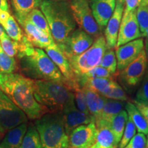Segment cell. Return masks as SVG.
Returning a JSON list of instances; mask_svg holds the SVG:
<instances>
[{
	"instance_id": "obj_8",
	"label": "cell",
	"mask_w": 148,
	"mask_h": 148,
	"mask_svg": "<svg viewBox=\"0 0 148 148\" xmlns=\"http://www.w3.org/2000/svg\"><path fill=\"white\" fill-rule=\"evenodd\" d=\"M93 42L94 37L79 28L74 29L63 43L57 45L67 58L84 52L92 45Z\"/></svg>"
},
{
	"instance_id": "obj_24",
	"label": "cell",
	"mask_w": 148,
	"mask_h": 148,
	"mask_svg": "<svg viewBox=\"0 0 148 148\" xmlns=\"http://www.w3.org/2000/svg\"><path fill=\"white\" fill-rule=\"evenodd\" d=\"M43 0H10L16 18L26 16L31 10L38 8Z\"/></svg>"
},
{
	"instance_id": "obj_51",
	"label": "cell",
	"mask_w": 148,
	"mask_h": 148,
	"mask_svg": "<svg viewBox=\"0 0 148 148\" xmlns=\"http://www.w3.org/2000/svg\"><path fill=\"white\" fill-rule=\"evenodd\" d=\"M90 148H95V147H94V146H93V145H92V147H90Z\"/></svg>"
},
{
	"instance_id": "obj_6",
	"label": "cell",
	"mask_w": 148,
	"mask_h": 148,
	"mask_svg": "<svg viewBox=\"0 0 148 148\" xmlns=\"http://www.w3.org/2000/svg\"><path fill=\"white\" fill-rule=\"evenodd\" d=\"M69 7L75 23L92 37L97 38L101 34V29L92 15L88 0H71Z\"/></svg>"
},
{
	"instance_id": "obj_2",
	"label": "cell",
	"mask_w": 148,
	"mask_h": 148,
	"mask_svg": "<svg viewBox=\"0 0 148 148\" xmlns=\"http://www.w3.org/2000/svg\"><path fill=\"white\" fill-rule=\"evenodd\" d=\"M18 59L17 70L24 76L32 79L51 80L67 85L57 66L40 48L33 47L28 54Z\"/></svg>"
},
{
	"instance_id": "obj_47",
	"label": "cell",
	"mask_w": 148,
	"mask_h": 148,
	"mask_svg": "<svg viewBox=\"0 0 148 148\" xmlns=\"http://www.w3.org/2000/svg\"><path fill=\"white\" fill-rule=\"evenodd\" d=\"M3 133H0V140H1V138H2V137H3Z\"/></svg>"
},
{
	"instance_id": "obj_25",
	"label": "cell",
	"mask_w": 148,
	"mask_h": 148,
	"mask_svg": "<svg viewBox=\"0 0 148 148\" xmlns=\"http://www.w3.org/2000/svg\"><path fill=\"white\" fill-rule=\"evenodd\" d=\"M127 119H128V115L126 110H122L117 114L114 115L109 121V126L113 133L116 142L118 145L123 135Z\"/></svg>"
},
{
	"instance_id": "obj_39",
	"label": "cell",
	"mask_w": 148,
	"mask_h": 148,
	"mask_svg": "<svg viewBox=\"0 0 148 148\" xmlns=\"http://www.w3.org/2000/svg\"><path fill=\"white\" fill-rule=\"evenodd\" d=\"M133 103L136 106V108L139 110V112L142 114V115L144 116V118L148 123V103H140L136 100L133 101Z\"/></svg>"
},
{
	"instance_id": "obj_3",
	"label": "cell",
	"mask_w": 148,
	"mask_h": 148,
	"mask_svg": "<svg viewBox=\"0 0 148 148\" xmlns=\"http://www.w3.org/2000/svg\"><path fill=\"white\" fill-rule=\"evenodd\" d=\"M40 8L56 44H62L76 27L69 5L62 1L43 0Z\"/></svg>"
},
{
	"instance_id": "obj_20",
	"label": "cell",
	"mask_w": 148,
	"mask_h": 148,
	"mask_svg": "<svg viewBox=\"0 0 148 148\" xmlns=\"http://www.w3.org/2000/svg\"><path fill=\"white\" fill-rule=\"evenodd\" d=\"M27 128V122L8 130L1 145L3 148H19Z\"/></svg>"
},
{
	"instance_id": "obj_48",
	"label": "cell",
	"mask_w": 148,
	"mask_h": 148,
	"mask_svg": "<svg viewBox=\"0 0 148 148\" xmlns=\"http://www.w3.org/2000/svg\"><path fill=\"white\" fill-rule=\"evenodd\" d=\"M146 148H148V134L147 137V145H146Z\"/></svg>"
},
{
	"instance_id": "obj_16",
	"label": "cell",
	"mask_w": 148,
	"mask_h": 148,
	"mask_svg": "<svg viewBox=\"0 0 148 148\" xmlns=\"http://www.w3.org/2000/svg\"><path fill=\"white\" fill-rule=\"evenodd\" d=\"M124 0H116V5L105 29V39L108 49L116 47L118 33L124 10Z\"/></svg>"
},
{
	"instance_id": "obj_49",
	"label": "cell",
	"mask_w": 148,
	"mask_h": 148,
	"mask_svg": "<svg viewBox=\"0 0 148 148\" xmlns=\"http://www.w3.org/2000/svg\"><path fill=\"white\" fill-rule=\"evenodd\" d=\"M52 1H65V0H52Z\"/></svg>"
},
{
	"instance_id": "obj_22",
	"label": "cell",
	"mask_w": 148,
	"mask_h": 148,
	"mask_svg": "<svg viewBox=\"0 0 148 148\" xmlns=\"http://www.w3.org/2000/svg\"><path fill=\"white\" fill-rule=\"evenodd\" d=\"M125 103L124 101L115 100L106 98L104 105L100 114L95 118V121L97 120H103L109 123L110 119L116 114L123 110Z\"/></svg>"
},
{
	"instance_id": "obj_26",
	"label": "cell",
	"mask_w": 148,
	"mask_h": 148,
	"mask_svg": "<svg viewBox=\"0 0 148 148\" xmlns=\"http://www.w3.org/2000/svg\"><path fill=\"white\" fill-rule=\"evenodd\" d=\"M19 148H42L39 134L34 125L27 127Z\"/></svg>"
},
{
	"instance_id": "obj_7",
	"label": "cell",
	"mask_w": 148,
	"mask_h": 148,
	"mask_svg": "<svg viewBox=\"0 0 148 148\" xmlns=\"http://www.w3.org/2000/svg\"><path fill=\"white\" fill-rule=\"evenodd\" d=\"M27 121V117L23 111L0 89V124L5 132Z\"/></svg>"
},
{
	"instance_id": "obj_13",
	"label": "cell",
	"mask_w": 148,
	"mask_h": 148,
	"mask_svg": "<svg viewBox=\"0 0 148 148\" xmlns=\"http://www.w3.org/2000/svg\"><path fill=\"white\" fill-rule=\"evenodd\" d=\"M62 113L63 116L64 129L68 136L72 130L79 125L95 123V116L90 114L84 113L77 108L74 98L66 105L62 111Z\"/></svg>"
},
{
	"instance_id": "obj_45",
	"label": "cell",
	"mask_w": 148,
	"mask_h": 148,
	"mask_svg": "<svg viewBox=\"0 0 148 148\" xmlns=\"http://www.w3.org/2000/svg\"><path fill=\"white\" fill-rule=\"evenodd\" d=\"M140 4H145V3H148V0H139Z\"/></svg>"
},
{
	"instance_id": "obj_4",
	"label": "cell",
	"mask_w": 148,
	"mask_h": 148,
	"mask_svg": "<svg viewBox=\"0 0 148 148\" xmlns=\"http://www.w3.org/2000/svg\"><path fill=\"white\" fill-rule=\"evenodd\" d=\"M34 95L36 100L50 112H62L74 98L73 92L63 83L44 79H34Z\"/></svg>"
},
{
	"instance_id": "obj_17",
	"label": "cell",
	"mask_w": 148,
	"mask_h": 148,
	"mask_svg": "<svg viewBox=\"0 0 148 148\" xmlns=\"http://www.w3.org/2000/svg\"><path fill=\"white\" fill-rule=\"evenodd\" d=\"M115 5L116 0H92L90 8L92 15L101 29L106 26Z\"/></svg>"
},
{
	"instance_id": "obj_27",
	"label": "cell",
	"mask_w": 148,
	"mask_h": 148,
	"mask_svg": "<svg viewBox=\"0 0 148 148\" xmlns=\"http://www.w3.org/2000/svg\"><path fill=\"white\" fill-rule=\"evenodd\" d=\"M26 17L38 28L45 33L48 36L52 38L47 19L41 10L38 8L33 9L27 14Z\"/></svg>"
},
{
	"instance_id": "obj_43",
	"label": "cell",
	"mask_w": 148,
	"mask_h": 148,
	"mask_svg": "<svg viewBox=\"0 0 148 148\" xmlns=\"http://www.w3.org/2000/svg\"><path fill=\"white\" fill-rule=\"evenodd\" d=\"M142 37H145L146 39L148 40V29L145 32H143V34H142Z\"/></svg>"
},
{
	"instance_id": "obj_31",
	"label": "cell",
	"mask_w": 148,
	"mask_h": 148,
	"mask_svg": "<svg viewBox=\"0 0 148 148\" xmlns=\"http://www.w3.org/2000/svg\"><path fill=\"white\" fill-rule=\"evenodd\" d=\"M100 66L108 70L112 75L116 73L117 69V63H116L115 52L113 49L108 48L106 49L101 61Z\"/></svg>"
},
{
	"instance_id": "obj_30",
	"label": "cell",
	"mask_w": 148,
	"mask_h": 148,
	"mask_svg": "<svg viewBox=\"0 0 148 148\" xmlns=\"http://www.w3.org/2000/svg\"><path fill=\"white\" fill-rule=\"evenodd\" d=\"M101 95H103V97L108 98V99L123 101L128 100V97H127V95L125 94L124 90L121 86L116 82H114V84L108 89L101 93Z\"/></svg>"
},
{
	"instance_id": "obj_19",
	"label": "cell",
	"mask_w": 148,
	"mask_h": 148,
	"mask_svg": "<svg viewBox=\"0 0 148 148\" xmlns=\"http://www.w3.org/2000/svg\"><path fill=\"white\" fill-rule=\"evenodd\" d=\"M107 49L105 37L101 34L96 38L92 45L86 50V63L89 70L100 65L103 54Z\"/></svg>"
},
{
	"instance_id": "obj_35",
	"label": "cell",
	"mask_w": 148,
	"mask_h": 148,
	"mask_svg": "<svg viewBox=\"0 0 148 148\" xmlns=\"http://www.w3.org/2000/svg\"><path fill=\"white\" fill-rule=\"evenodd\" d=\"M134 100L140 103H148V69L146 71L141 85L136 92Z\"/></svg>"
},
{
	"instance_id": "obj_32",
	"label": "cell",
	"mask_w": 148,
	"mask_h": 148,
	"mask_svg": "<svg viewBox=\"0 0 148 148\" xmlns=\"http://www.w3.org/2000/svg\"><path fill=\"white\" fill-rule=\"evenodd\" d=\"M136 16L142 35L148 29V3L138 5L136 10Z\"/></svg>"
},
{
	"instance_id": "obj_23",
	"label": "cell",
	"mask_w": 148,
	"mask_h": 148,
	"mask_svg": "<svg viewBox=\"0 0 148 148\" xmlns=\"http://www.w3.org/2000/svg\"><path fill=\"white\" fill-rule=\"evenodd\" d=\"M128 117L132 120L138 132L148 134V123L133 102L128 101L125 105Z\"/></svg>"
},
{
	"instance_id": "obj_33",
	"label": "cell",
	"mask_w": 148,
	"mask_h": 148,
	"mask_svg": "<svg viewBox=\"0 0 148 148\" xmlns=\"http://www.w3.org/2000/svg\"><path fill=\"white\" fill-rule=\"evenodd\" d=\"M74 94V101L75 106L79 110L86 114H90L86 103V95L82 87H77L73 90Z\"/></svg>"
},
{
	"instance_id": "obj_15",
	"label": "cell",
	"mask_w": 148,
	"mask_h": 148,
	"mask_svg": "<svg viewBox=\"0 0 148 148\" xmlns=\"http://www.w3.org/2000/svg\"><path fill=\"white\" fill-rule=\"evenodd\" d=\"M18 23L23 28L27 39L35 47L45 49L55 44L53 38L48 36L27 18L26 16L16 18Z\"/></svg>"
},
{
	"instance_id": "obj_50",
	"label": "cell",
	"mask_w": 148,
	"mask_h": 148,
	"mask_svg": "<svg viewBox=\"0 0 148 148\" xmlns=\"http://www.w3.org/2000/svg\"><path fill=\"white\" fill-rule=\"evenodd\" d=\"M0 148H3V146H2V145H1V144H0Z\"/></svg>"
},
{
	"instance_id": "obj_14",
	"label": "cell",
	"mask_w": 148,
	"mask_h": 148,
	"mask_svg": "<svg viewBox=\"0 0 148 148\" xmlns=\"http://www.w3.org/2000/svg\"><path fill=\"white\" fill-rule=\"evenodd\" d=\"M144 47V40L139 38L116 47L115 55L118 71H121L133 62L143 50Z\"/></svg>"
},
{
	"instance_id": "obj_54",
	"label": "cell",
	"mask_w": 148,
	"mask_h": 148,
	"mask_svg": "<svg viewBox=\"0 0 148 148\" xmlns=\"http://www.w3.org/2000/svg\"><path fill=\"white\" fill-rule=\"evenodd\" d=\"M68 148H69V147H68Z\"/></svg>"
},
{
	"instance_id": "obj_21",
	"label": "cell",
	"mask_w": 148,
	"mask_h": 148,
	"mask_svg": "<svg viewBox=\"0 0 148 148\" xmlns=\"http://www.w3.org/2000/svg\"><path fill=\"white\" fill-rule=\"evenodd\" d=\"M85 92L86 95V103L89 113L91 115L97 116L100 114L101 110H102L103 105H104L106 97H103L101 94L94 91L90 88H82Z\"/></svg>"
},
{
	"instance_id": "obj_1",
	"label": "cell",
	"mask_w": 148,
	"mask_h": 148,
	"mask_svg": "<svg viewBox=\"0 0 148 148\" xmlns=\"http://www.w3.org/2000/svg\"><path fill=\"white\" fill-rule=\"evenodd\" d=\"M33 82L34 79L21 73L0 72V89L23 111L27 118L36 120L50 111L35 99Z\"/></svg>"
},
{
	"instance_id": "obj_52",
	"label": "cell",
	"mask_w": 148,
	"mask_h": 148,
	"mask_svg": "<svg viewBox=\"0 0 148 148\" xmlns=\"http://www.w3.org/2000/svg\"><path fill=\"white\" fill-rule=\"evenodd\" d=\"M0 47H1V45H0Z\"/></svg>"
},
{
	"instance_id": "obj_42",
	"label": "cell",
	"mask_w": 148,
	"mask_h": 148,
	"mask_svg": "<svg viewBox=\"0 0 148 148\" xmlns=\"http://www.w3.org/2000/svg\"><path fill=\"white\" fill-rule=\"evenodd\" d=\"M145 53H146V56H147V64H148V40L146 39L145 40Z\"/></svg>"
},
{
	"instance_id": "obj_53",
	"label": "cell",
	"mask_w": 148,
	"mask_h": 148,
	"mask_svg": "<svg viewBox=\"0 0 148 148\" xmlns=\"http://www.w3.org/2000/svg\"><path fill=\"white\" fill-rule=\"evenodd\" d=\"M0 133H1V132H0Z\"/></svg>"
},
{
	"instance_id": "obj_37",
	"label": "cell",
	"mask_w": 148,
	"mask_h": 148,
	"mask_svg": "<svg viewBox=\"0 0 148 148\" xmlns=\"http://www.w3.org/2000/svg\"><path fill=\"white\" fill-rule=\"evenodd\" d=\"M147 138L145 134L138 132L135 134L132 139L123 148H146Z\"/></svg>"
},
{
	"instance_id": "obj_12",
	"label": "cell",
	"mask_w": 148,
	"mask_h": 148,
	"mask_svg": "<svg viewBox=\"0 0 148 148\" xmlns=\"http://www.w3.org/2000/svg\"><path fill=\"white\" fill-rule=\"evenodd\" d=\"M141 37V32L136 16V10L129 12H123L118 33L116 48Z\"/></svg>"
},
{
	"instance_id": "obj_46",
	"label": "cell",
	"mask_w": 148,
	"mask_h": 148,
	"mask_svg": "<svg viewBox=\"0 0 148 148\" xmlns=\"http://www.w3.org/2000/svg\"><path fill=\"white\" fill-rule=\"evenodd\" d=\"M0 132H1V133H4L5 132L4 130L2 128V127H1V124H0Z\"/></svg>"
},
{
	"instance_id": "obj_28",
	"label": "cell",
	"mask_w": 148,
	"mask_h": 148,
	"mask_svg": "<svg viewBox=\"0 0 148 148\" xmlns=\"http://www.w3.org/2000/svg\"><path fill=\"white\" fill-rule=\"evenodd\" d=\"M3 28L5 33L11 39L20 42L23 38L24 34L23 31L13 16H10Z\"/></svg>"
},
{
	"instance_id": "obj_44",
	"label": "cell",
	"mask_w": 148,
	"mask_h": 148,
	"mask_svg": "<svg viewBox=\"0 0 148 148\" xmlns=\"http://www.w3.org/2000/svg\"><path fill=\"white\" fill-rule=\"evenodd\" d=\"M3 32H5V29H4V28H3V27L2 26V25L0 24V36H1V34H2Z\"/></svg>"
},
{
	"instance_id": "obj_18",
	"label": "cell",
	"mask_w": 148,
	"mask_h": 148,
	"mask_svg": "<svg viewBox=\"0 0 148 148\" xmlns=\"http://www.w3.org/2000/svg\"><path fill=\"white\" fill-rule=\"evenodd\" d=\"M95 123L97 132L94 147L95 148H117L118 143L116 142L109 123L102 120H97Z\"/></svg>"
},
{
	"instance_id": "obj_40",
	"label": "cell",
	"mask_w": 148,
	"mask_h": 148,
	"mask_svg": "<svg viewBox=\"0 0 148 148\" xmlns=\"http://www.w3.org/2000/svg\"><path fill=\"white\" fill-rule=\"evenodd\" d=\"M11 15L9 10H4L0 9V24L4 27L5 23Z\"/></svg>"
},
{
	"instance_id": "obj_41",
	"label": "cell",
	"mask_w": 148,
	"mask_h": 148,
	"mask_svg": "<svg viewBox=\"0 0 148 148\" xmlns=\"http://www.w3.org/2000/svg\"><path fill=\"white\" fill-rule=\"evenodd\" d=\"M0 9L4 10H9L8 0H0Z\"/></svg>"
},
{
	"instance_id": "obj_29",
	"label": "cell",
	"mask_w": 148,
	"mask_h": 148,
	"mask_svg": "<svg viewBox=\"0 0 148 148\" xmlns=\"http://www.w3.org/2000/svg\"><path fill=\"white\" fill-rule=\"evenodd\" d=\"M17 71V62L14 57L9 56L0 47V72L5 73H14Z\"/></svg>"
},
{
	"instance_id": "obj_9",
	"label": "cell",
	"mask_w": 148,
	"mask_h": 148,
	"mask_svg": "<svg viewBox=\"0 0 148 148\" xmlns=\"http://www.w3.org/2000/svg\"><path fill=\"white\" fill-rule=\"evenodd\" d=\"M45 52L51 60L54 62L58 69L65 78L67 86L71 88L72 91L75 88L79 87V84L77 82L76 75L74 73L70 62L64 53L61 51L56 44L49 46L45 48ZM80 87V86H79Z\"/></svg>"
},
{
	"instance_id": "obj_36",
	"label": "cell",
	"mask_w": 148,
	"mask_h": 148,
	"mask_svg": "<svg viewBox=\"0 0 148 148\" xmlns=\"http://www.w3.org/2000/svg\"><path fill=\"white\" fill-rule=\"evenodd\" d=\"M82 75L88 78H112V74L100 65L92 68L87 73Z\"/></svg>"
},
{
	"instance_id": "obj_11",
	"label": "cell",
	"mask_w": 148,
	"mask_h": 148,
	"mask_svg": "<svg viewBox=\"0 0 148 148\" xmlns=\"http://www.w3.org/2000/svg\"><path fill=\"white\" fill-rule=\"evenodd\" d=\"M97 132L95 123L79 125L69 134L68 147L90 148L95 143Z\"/></svg>"
},
{
	"instance_id": "obj_38",
	"label": "cell",
	"mask_w": 148,
	"mask_h": 148,
	"mask_svg": "<svg viewBox=\"0 0 148 148\" xmlns=\"http://www.w3.org/2000/svg\"><path fill=\"white\" fill-rule=\"evenodd\" d=\"M124 10L123 12H129L136 10L140 4L139 0H124Z\"/></svg>"
},
{
	"instance_id": "obj_10",
	"label": "cell",
	"mask_w": 148,
	"mask_h": 148,
	"mask_svg": "<svg viewBox=\"0 0 148 148\" xmlns=\"http://www.w3.org/2000/svg\"><path fill=\"white\" fill-rule=\"evenodd\" d=\"M147 70V60L145 49L138 56L120 73V79L127 86H136L143 78Z\"/></svg>"
},
{
	"instance_id": "obj_5",
	"label": "cell",
	"mask_w": 148,
	"mask_h": 148,
	"mask_svg": "<svg viewBox=\"0 0 148 148\" xmlns=\"http://www.w3.org/2000/svg\"><path fill=\"white\" fill-rule=\"evenodd\" d=\"M42 148H68L69 136L64 129L62 112H49L36 119Z\"/></svg>"
},
{
	"instance_id": "obj_34",
	"label": "cell",
	"mask_w": 148,
	"mask_h": 148,
	"mask_svg": "<svg viewBox=\"0 0 148 148\" xmlns=\"http://www.w3.org/2000/svg\"><path fill=\"white\" fill-rule=\"evenodd\" d=\"M136 127H135L132 120L128 117L121 140H120L119 145H119V148H123L125 146H126L127 144L130 142V140L132 139L133 136L136 134Z\"/></svg>"
}]
</instances>
